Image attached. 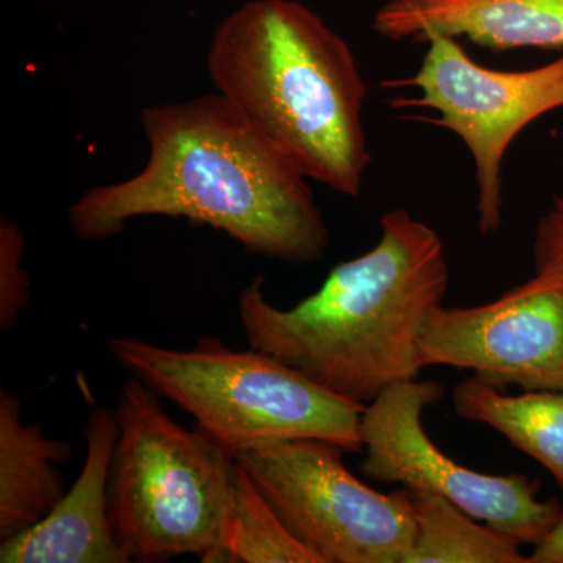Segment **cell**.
I'll use <instances>...</instances> for the list:
<instances>
[{"label":"cell","instance_id":"1","mask_svg":"<svg viewBox=\"0 0 563 563\" xmlns=\"http://www.w3.org/2000/svg\"><path fill=\"white\" fill-rule=\"evenodd\" d=\"M140 121L150 161L69 207L77 239H111L141 217L184 218L274 261L324 257L331 233L309 179L221 95L144 107Z\"/></svg>","mask_w":563,"mask_h":563},{"label":"cell","instance_id":"2","mask_svg":"<svg viewBox=\"0 0 563 563\" xmlns=\"http://www.w3.org/2000/svg\"><path fill=\"white\" fill-rule=\"evenodd\" d=\"M263 282L255 277L239 298L250 346L365 407L418 379L421 332L443 306L450 266L435 229L395 209L380 218L373 250L333 266L320 290L290 309L269 302Z\"/></svg>","mask_w":563,"mask_h":563},{"label":"cell","instance_id":"3","mask_svg":"<svg viewBox=\"0 0 563 563\" xmlns=\"http://www.w3.org/2000/svg\"><path fill=\"white\" fill-rule=\"evenodd\" d=\"M218 95L307 177L357 198L372 165L366 84L347 41L299 0H250L207 51Z\"/></svg>","mask_w":563,"mask_h":563},{"label":"cell","instance_id":"4","mask_svg":"<svg viewBox=\"0 0 563 563\" xmlns=\"http://www.w3.org/2000/svg\"><path fill=\"white\" fill-rule=\"evenodd\" d=\"M114 413L110 515L122 551L131 562H231L225 518L236 454L174 421L139 377L122 385Z\"/></svg>","mask_w":563,"mask_h":563},{"label":"cell","instance_id":"5","mask_svg":"<svg viewBox=\"0 0 563 563\" xmlns=\"http://www.w3.org/2000/svg\"><path fill=\"white\" fill-rule=\"evenodd\" d=\"M109 350L125 372L177 404L235 454L295 439L328 440L347 453L363 451L365 407L261 350H232L210 336L191 350L118 336Z\"/></svg>","mask_w":563,"mask_h":563},{"label":"cell","instance_id":"6","mask_svg":"<svg viewBox=\"0 0 563 563\" xmlns=\"http://www.w3.org/2000/svg\"><path fill=\"white\" fill-rule=\"evenodd\" d=\"M346 451L295 439L236 454L282 521L322 563H404L415 539L406 488L385 495L354 476Z\"/></svg>","mask_w":563,"mask_h":563},{"label":"cell","instance_id":"7","mask_svg":"<svg viewBox=\"0 0 563 563\" xmlns=\"http://www.w3.org/2000/svg\"><path fill=\"white\" fill-rule=\"evenodd\" d=\"M412 77L385 81L420 98H395L393 109H428L426 120L459 136L472 154L477 181V228L483 235L503 222V161L531 122L563 109V55L526 70H498L474 62L455 38L433 36Z\"/></svg>","mask_w":563,"mask_h":563},{"label":"cell","instance_id":"8","mask_svg":"<svg viewBox=\"0 0 563 563\" xmlns=\"http://www.w3.org/2000/svg\"><path fill=\"white\" fill-rule=\"evenodd\" d=\"M443 398L435 380H402L380 393L362 412L363 459L368 479L431 493L518 544H539L563 515L555 499H539V483L495 476L463 466L444 454L426 432L422 413Z\"/></svg>","mask_w":563,"mask_h":563},{"label":"cell","instance_id":"9","mask_svg":"<svg viewBox=\"0 0 563 563\" xmlns=\"http://www.w3.org/2000/svg\"><path fill=\"white\" fill-rule=\"evenodd\" d=\"M420 363L470 369L498 387L563 390L562 288L533 276L484 306H440L422 329Z\"/></svg>","mask_w":563,"mask_h":563},{"label":"cell","instance_id":"10","mask_svg":"<svg viewBox=\"0 0 563 563\" xmlns=\"http://www.w3.org/2000/svg\"><path fill=\"white\" fill-rule=\"evenodd\" d=\"M76 483L43 520L0 542L2 563H128L110 515V474L118 439L114 410L92 407Z\"/></svg>","mask_w":563,"mask_h":563},{"label":"cell","instance_id":"11","mask_svg":"<svg viewBox=\"0 0 563 563\" xmlns=\"http://www.w3.org/2000/svg\"><path fill=\"white\" fill-rule=\"evenodd\" d=\"M373 31L395 43L466 38L493 52L563 49V0H388Z\"/></svg>","mask_w":563,"mask_h":563},{"label":"cell","instance_id":"12","mask_svg":"<svg viewBox=\"0 0 563 563\" xmlns=\"http://www.w3.org/2000/svg\"><path fill=\"white\" fill-rule=\"evenodd\" d=\"M73 451V443L24 421L20 396L0 390V542L27 531L60 501V465Z\"/></svg>","mask_w":563,"mask_h":563},{"label":"cell","instance_id":"13","mask_svg":"<svg viewBox=\"0 0 563 563\" xmlns=\"http://www.w3.org/2000/svg\"><path fill=\"white\" fill-rule=\"evenodd\" d=\"M454 410L462 420L487 424L554 477L563 490V390L507 395L481 377L455 385Z\"/></svg>","mask_w":563,"mask_h":563},{"label":"cell","instance_id":"14","mask_svg":"<svg viewBox=\"0 0 563 563\" xmlns=\"http://www.w3.org/2000/svg\"><path fill=\"white\" fill-rule=\"evenodd\" d=\"M409 496L415 539L404 563H529L520 544L446 498L415 492Z\"/></svg>","mask_w":563,"mask_h":563},{"label":"cell","instance_id":"15","mask_svg":"<svg viewBox=\"0 0 563 563\" xmlns=\"http://www.w3.org/2000/svg\"><path fill=\"white\" fill-rule=\"evenodd\" d=\"M225 550L231 562L322 563L292 536L239 461L229 487Z\"/></svg>","mask_w":563,"mask_h":563},{"label":"cell","instance_id":"16","mask_svg":"<svg viewBox=\"0 0 563 563\" xmlns=\"http://www.w3.org/2000/svg\"><path fill=\"white\" fill-rule=\"evenodd\" d=\"M25 239L9 218L0 220V329L14 328L31 299V279L25 272Z\"/></svg>","mask_w":563,"mask_h":563},{"label":"cell","instance_id":"17","mask_svg":"<svg viewBox=\"0 0 563 563\" xmlns=\"http://www.w3.org/2000/svg\"><path fill=\"white\" fill-rule=\"evenodd\" d=\"M532 254L536 276L563 290V196L537 224Z\"/></svg>","mask_w":563,"mask_h":563},{"label":"cell","instance_id":"18","mask_svg":"<svg viewBox=\"0 0 563 563\" xmlns=\"http://www.w3.org/2000/svg\"><path fill=\"white\" fill-rule=\"evenodd\" d=\"M529 563H563V515L553 531L533 547Z\"/></svg>","mask_w":563,"mask_h":563}]
</instances>
